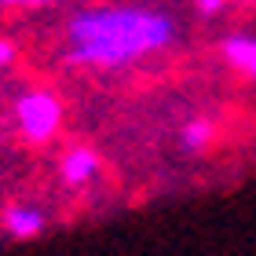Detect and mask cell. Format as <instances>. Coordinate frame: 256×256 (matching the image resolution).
<instances>
[{
  "label": "cell",
  "mask_w": 256,
  "mask_h": 256,
  "mask_svg": "<svg viewBox=\"0 0 256 256\" xmlns=\"http://www.w3.org/2000/svg\"><path fill=\"white\" fill-rule=\"evenodd\" d=\"M99 168H102V161L92 146H70L59 161V180H62V187L80 190L99 180Z\"/></svg>",
  "instance_id": "3"
},
{
  "label": "cell",
  "mask_w": 256,
  "mask_h": 256,
  "mask_svg": "<svg viewBox=\"0 0 256 256\" xmlns=\"http://www.w3.org/2000/svg\"><path fill=\"white\" fill-rule=\"evenodd\" d=\"M234 4H249V8H256V0H234Z\"/></svg>",
  "instance_id": "10"
},
{
  "label": "cell",
  "mask_w": 256,
  "mask_h": 256,
  "mask_svg": "<svg viewBox=\"0 0 256 256\" xmlns=\"http://www.w3.org/2000/svg\"><path fill=\"white\" fill-rule=\"evenodd\" d=\"M11 62H15V44L0 37V70H4V66H11Z\"/></svg>",
  "instance_id": "8"
},
{
  "label": "cell",
  "mask_w": 256,
  "mask_h": 256,
  "mask_svg": "<svg viewBox=\"0 0 256 256\" xmlns=\"http://www.w3.org/2000/svg\"><path fill=\"white\" fill-rule=\"evenodd\" d=\"M0 224H4L8 238L15 242H30V238H40L44 227H48V216H44L40 205H30V202H15L4 208V216H0Z\"/></svg>",
  "instance_id": "4"
},
{
  "label": "cell",
  "mask_w": 256,
  "mask_h": 256,
  "mask_svg": "<svg viewBox=\"0 0 256 256\" xmlns=\"http://www.w3.org/2000/svg\"><path fill=\"white\" fill-rule=\"evenodd\" d=\"M220 59L230 70H238V74L256 80V37L252 33H227L220 40Z\"/></svg>",
  "instance_id": "5"
},
{
  "label": "cell",
  "mask_w": 256,
  "mask_h": 256,
  "mask_svg": "<svg viewBox=\"0 0 256 256\" xmlns=\"http://www.w3.org/2000/svg\"><path fill=\"white\" fill-rule=\"evenodd\" d=\"M15 128L26 143H52L62 128V99L48 88H26L15 99Z\"/></svg>",
  "instance_id": "2"
},
{
  "label": "cell",
  "mask_w": 256,
  "mask_h": 256,
  "mask_svg": "<svg viewBox=\"0 0 256 256\" xmlns=\"http://www.w3.org/2000/svg\"><path fill=\"white\" fill-rule=\"evenodd\" d=\"M230 4V0H194V8H198V15H220Z\"/></svg>",
  "instance_id": "7"
},
{
  "label": "cell",
  "mask_w": 256,
  "mask_h": 256,
  "mask_svg": "<svg viewBox=\"0 0 256 256\" xmlns=\"http://www.w3.org/2000/svg\"><path fill=\"white\" fill-rule=\"evenodd\" d=\"M55 4H70V0H18V8H55Z\"/></svg>",
  "instance_id": "9"
},
{
  "label": "cell",
  "mask_w": 256,
  "mask_h": 256,
  "mask_svg": "<svg viewBox=\"0 0 256 256\" xmlns=\"http://www.w3.org/2000/svg\"><path fill=\"white\" fill-rule=\"evenodd\" d=\"M180 37L176 18L158 8L99 4L80 8L66 22V62L92 70H121L146 55L172 48Z\"/></svg>",
  "instance_id": "1"
},
{
  "label": "cell",
  "mask_w": 256,
  "mask_h": 256,
  "mask_svg": "<svg viewBox=\"0 0 256 256\" xmlns=\"http://www.w3.org/2000/svg\"><path fill=\"white\" fill-rule=\"evenodd\" d=\"M212 136H216V128L208 118H190L187 124L180 128V146H183V154H205L208 146H212Z\"/></svg>",
  "instance_id": "6"
}]
</instances>
